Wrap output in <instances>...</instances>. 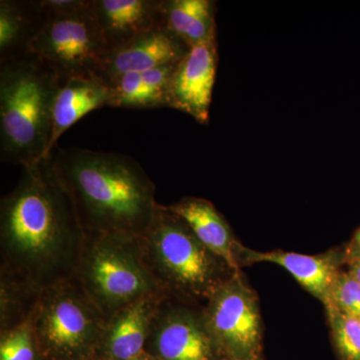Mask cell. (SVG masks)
<instances>
[{
    "label": "cell",
    "mask_w": 360,
    "mask_h": 360,
    "mask_svg": "<svg viewBox=\"0 0 360 360\" xmlns=\"http://www.w3.org/2000/svg\"><path fill=\"white\" fill-rule=\"evenodd\" d=\"M22 169L0 202V270L44 290L73 276L85 232L51 155Z\"/></svg>",
    "instance_id": "1"
},
{
    "label": "cell",
    "mask_w": 360,
    "mask_h": 360,
    "mask_svg": "<svg viewBox=\"0 0 360 360\" xmlns=\"http://www.w3.org/2000/svg\"><path fill=\"white\" fill-rule=\"evenodd\" d=\"M85 233L141 238L158 210L155 186L134 158L79 148L51 153Z\"/></svg>",
    "instance_id": "2"
},
{
    "label": "cell",
    "mask_w": 360,
    "mask_h": 360,
    "mask_svg": "<svg viewBox=\"0 0 360 360\" xmlns=\"http://www.w3.org/2000/svg\"><path fill=\"white\" fill-rule=\"evenodd\" d=\"M139 241L149 274L168 300L203 307L234 274L165 205H158Z\"/></svg>",
    "instance_id": "3"
},
{
    "label": "cell",
    "mask_w": 360,
    "mask_h": 360,
    "mask_svg": "<svg viewBox=\"0 0 360 360\" xmlns=\"http://www.w3.org/2000/svg\"><path fill=\"white\" fill-rule=\"evenodd\" d=\"M60 84L39 58L26 54L0 63V156L27 167L49 158L51 111Z\"/></svg>",
    "instance_id": "4"
},
{
    "label": "cell",
    "mask_w": 360,
    "mask_h": 360,
    "mask_svg": "<svg viewBox=\"0 0 360 360\" xmlns=\"http://www.w3.org/2000/svg\"><path fill=\"white\" fill-rule=\"evenodd\" d=\"M73 277L106 321L144 296L161 293L149 274L139 238L85 233Z\"/></svg>",
    "instance_id": "5"
},
{
    "label": "cell",
    "mask_w": 360,
    "mask_h": 360,
    "mask_svg": "<svg viewBox=\"0 0 360 360\" xmlns=\"http://www.w3.org/2000/svg\"><path fill=\"white\" fill-rule=\"evenodd\" d=\"M106 321L73 276L42 290L32 317L44 360H97Z\"/></svg>",
    "instance_id": "6"
},
{
    "label": "cell",
    "mask_w": 360,
    "mask_h": 360,
    "mask_svg": "<svg viewBox=\"0 0 360 360\" xmlns=\"http://www.w3.org/2000/svg\"><path fill=\"white\" fill-rule=\"evenodd\" d=\"M90 7L46 20L28 49L27 54L39 58L60 82L96 75L101 59L108 51Z\"/></svg>",
    "instance_id": "7"
},
{
    "label": "cell",
    "mask_w": 360,
    "mask_h": 360,
    "mask_svg": "<svg viewBox=\"0 0 360 360\" xmlns=\"http://www.w3.org/2000/svg\"><path fill=\"white\" fill-rule=\"evenodd\" d=\"M206 326L220 354L231 360H255L262 347L257 296L233 274L202 307Z\"/></svg>",
    "instance_id": "8"
},
{
    "label": "cell",
    "mask_w": 360,
    "mask_h": 360,
    "mask_svg": "<svg viewBox=\"0 0 360 360\" xmlns=\"http://www.w3.org/2000/svg\"><path fill=\"white\" fill-rule=\"evenodd\" d=\"M144 352L155 360H219L221 355L202 307L168 298L153 319Z\"/></svg>",
    "instance_id": "9"
},
{
    "label": "cell",
    "mask_w": 360,
    "mask_h": 360,
    "mask_svg": "<svg viewBox=\"0 0 360 360\" xmlns=\"http://www.w3.org/2000/svg\"><path fill=\"white\" fill-rule=\"evenodd\" d=\"M217 40L191 47L175 66L168 87V108L207 124L217 75Z\"/></svg>",
    "instance_id": "10"
},
{
    "label": "cell",
    "mask_w": 360,
    "mask_h": 360,
    "mask_svg": "<svg viewBox=\"0 0 360 360\" xmlns=\"http://www.w3.org/2000/svg\"><path fill=\"white\" fill-rule=\"evenodd\" d=\"M188 51L181 40L158 26L104 52L96 75L108 84L127 73L177 63Z\"/></svg>",
    "instance_id": "11"
},
{
    "label": "cell",
    "mask_w": 360,
    "mask_h": 360,
    "mask_svg": "<svg viewBox=\"0 0 360 360\" xmlns=\"http://www.w3.org/2000/svg\"><path fill=\"white\" fill-rule=\"evenodd\" d=\"M167 298L162 293L144 296L115 312L106 321L97 360H132L141 356L153 319Z\"/></svg>",
    "instance_id": "12"
},
{
    "label": "cell",
    "mask_w": 360,
    "mask_h": 360,
    "mask_svg": "<svg viewBox=\"0 0 360 360\" xmlns=\"http://www.w3.org/2000/svg\"><path fill=\"white\" fill-rule=\"evenodd\" d=\"M90 8L108 51L162 26L160 0H91Z\"/></svg>",
    "instance_id": "13"
},
{
    "label": "cell",
    "mask_w": 360,
    "mask_h": 360,
    "mask_svg": "<svg viewBox=\"0 0 360 360\" xmlns=\"http://www.w3.org/2000/svg\"><path fill=\"white\" fill-rule=\"evenodd\" d=\"M110 87L96 75L77 77L60 82L51 111V132L47 155L53 153L61 135L87 113L108 106Z\"/></svg>",
    "instance_id": "14"
},
{
    "label": "cell",
    "mask_w": 360,
    "mask_h": 360,
    "mask_svg": "<svg viewBox=\"0 0 360 360\" xmlns=\"http://www.w3.org/2000/svg\"><path fill=\"white\" fill-rule=\"evenodd\" d=\"M167 210L186 221L200 243L229 265L239 271V243L232 236L231 227L210 201L198 198H182Z\"/></svg>",
    "instance_id": "15"
},
{
    "label": "cell",
    "mask_w": 360,
    "mask_h": 360,
    "mask_svg": "<svg viewBox=\"0 0 360 360\" xmlns=\"http://www.w3.org/2000/svg\"><path fill=\"white\" fill-rule=\"evenodd\" d=\"M238 257L239 264L246 260L248 262H271L281 265L305 290L319 298L324 304L328 303L333 285L340 274L338 260L335 255H331L311 257L283 251L257 252L238 245Z\"/></svg>",
    "instance_id": "16"
},
{
    "label": "cell",
    "mask_w": 360,
    "mask_h": 360,
    "mask_svg": "<svg viewBox=\"0 0 360 360\" xmlns=\"http://www.w3.org/2000/svg\"><path fill=\"white\" fill-rule=\"evenodd\" d=\"M177 63L115 78L108 84L111 91L108 106L129 110L168 108V87Z\"/></svg>",
    "instance_id": "17"
},
{
    "label": "cell",
    "mask_w": 360,
    "mask_h": 360,
    "mask_svg": "<svg viewBox=\"0 0 360 360\" xmlns=\"http://www.w3.org/2000/svg\"><path fill=\"white\" fill-rule=\"evenodd\" d=\"M161 25L191 47L217 40L215 4L210 0H160Z\"/></svg>",
    "instance_id": "18"
},
{
    "label": "cell",
    "mask_w": 360,
    "mask_h": 360,
    "mask_svg": "<svg viewBox=\"0 0 360 360\" xmlns=\"http://www.w3.org/2000/svg\"><path fill=\"white\" fill-rule=\"evenodd\" d=\"M45 21L37 0H1L0 63L26 56Z\"/></svg>",
    "instance_id": "19"
},
{
    "label": "cell",
    "mask_w": 360,
    "mask_h": 360,
    "mask_svg": "<svg viewBox=\"0 0 360 360\" xmlns=\"http://www.w3.org/2000/svg\"><path fill=\"white\" fill-rule=\"evenodd\" d=\"M41 292L25 279L0 270V333L30 321Z\"/></svg>",
    "instance_id": "20"
},
{
    "label": "cell",
    "mask_w": 360,
    "mask_h": 360,
    "mask_svg": "<svg viewBox=\"0 0 360 360\" xmlns=\"http://www.w3.org/2000/svg\"><path fill=\"white\" fill-rule=\"evenodd\" d=\"M335 347L342 360H360V319L328 305Z\"/></svg>",
    "instance_id": "21"
},
{
    "label": "cell",
    "mask_w": 360,
    "mask_h": 360,
    "mask_svg": "<svg viewBox=\"0 0 360 360\" xmlns=\"http://www.w3.org/2000/svg\"><path fill=\"white\" fill-rule=\"evenodd\" d=\"M32 317L18 328L0 333V360H44L33 329Z\"/></svg>",
    "instance_id": "22"
},
{
    "label": "cell",
    "mask_w": 360,
    "mask_h": 360,
    "mask_svg": "<svg viewBox=\"0 0 360 360\" xmlns=\"http://www.w3.org/2000/svg\"><path fill=\"white\" fill-rule=\"evenodd\" d=\"M328 305L360 319V283L348 272H340L326 307Z\"/></svg>",
    "instance_id": "23"
},
{
    "label": "cell",
    "mask_w": 360,
    "mask_h": 360,
    "mask_svg": "<svg viewBox=\"0 0 360 360\" xmlns=\"http://www.w3.org/2000/svg\"><path fill=\"white\" fill-rule=\"evenodd\" d=\"M45 20L89 8L91 0H37Z\"/></svg>",
    "instance_id": "24"
},
{
    "label": "cell",
    "mask_w": 360,
    "mask_h": 360,
    "mask_svg": "<svg viewBox=\"0 0 360 360\" xmlns=\"http://www.w3.org/2000/svg\"><path fill=\"white\" fill-rule=\"evenodd\" d=\"M345 258L348 264H360V229L355 232L354 238L347 246Z\"/></svg>",
    "instance_id": "25"
},
{
    "label": "cell",
    "mask_w": 360,
    "mask_h": 360,
    "mask_svg": "<svg viewBox=\"0 0 360 360\" xmlns=\"http://www.w3.org/2000/svg\"><path fill=\"white\" fill-rule=\"evenodd\" d=\"M348 274L354 277L357 283H360V264H349V271H348Z\"/></svg>",
    "instance_id": "26"
},
{
    "label": "cell",
    "mask_w": 360,
    "mask_h": 360,
    "mask_svg": "<svg viewBox=\"0 0 360 360\" xmlns=\"http://www.w3.org/2000/svg\"><path fill=\"white\" fill-rule=\"evenodd\" d=\"M132 360H155L153 357H151L150 355L146 354V352H143L141 355V356L136 357V359Z\"/></svg>",
    "instance_id": "27"
}]
</instances>
